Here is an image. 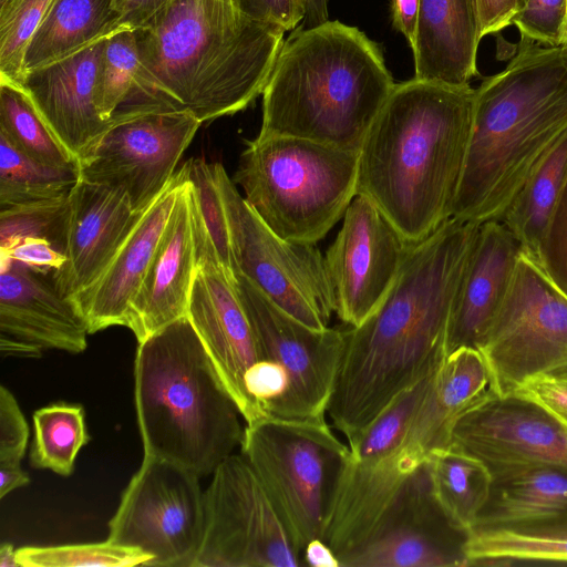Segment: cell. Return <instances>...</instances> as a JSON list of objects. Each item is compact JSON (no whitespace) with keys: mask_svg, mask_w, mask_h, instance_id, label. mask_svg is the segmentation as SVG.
<instances>
[{"mask_svg":"<svg viewBox=\"0 0 567 567\" xmlns=\"http://www.w3.org/2000/svg\"><path fill=\"white\" fill-rule=\"evenodd\" d=\"M478 227L450 218L412 245L379 308L344 330L327 414L347 443L446 358L449 321Z\"/></svg>","mask_w":567,"mask_h":567,"instance_id":"obj_1","label":"cell"},{"mask_svg":"<svg viewBox=\"0 0 567 567\" xmlns=\"http://www.w3.org/2000/svg\"><path fill=\"white\" fill-rule=\"evenodd\" d=\"M134 31L138 68L121 109L188 112L202 124L262 94L286 32L221 0H176Z\"/></svg>","mask_w":567,"mask_h":567,"instance_id":"obj_2","label":"cell"},{"mask_svg":"<svg viewBox=\"0 0 567 567\" xmlns=\"http://www.w3.org/2000/svg\"><path fill=\"white\" fill-rule=\"evenodd\" d=\"M475 89L395 83L358 153L357 195L415 245L452 218L472 130Z\"/></svg>","mask_w":567,"mask_h":567,"instance_id":"obj_3","label":"cell"},{"mask_svg":"<svg viewBox=\"0 0 567 567\" xmlns=\"http://www.w3.org/2000/svg\"><path fill=\"white\" fill-rule=\"evenodd\" d=\"M567 128V44L520 38L506 68L475 89L472 130L452 218L499 221Z\"/></svg>","mask_w":567,"mask_h":567,"instance_id":"obj_4","label":"cell"},{"mask_svg":"<svg viewBox=\"0 0 567 567\" xmlns=\"http://www.w3.org/2000/svg\"><path fill=\"white\" fill-rule=\"evenodd\" d=\"M395 82L382 48L338 20L297 27L262 92L258 137L292 136L358 152Z\"/></svg>","mask_w":567,"mask_h":567,"instance_id":"obj_5","label":"cell"},{"mask_svg":"<svg viewBox=\"0 0 567 567\" xmlns=\"http://www.w3.org/2000/svg\"><path fill=\"white\" fill-rule=\"evenodd\" d=\"M134 379L144 455L202 477L241 444V414L187 316L138 343Z\"/></svg>","mask_w":567,"mask_h":567,"instance_id":"obj_6","label":"cell"},{"mask_svg":"<svg viewBox=\"0 0 567 567\" xmlns=\"http://www.w3.org/2000/svg\"><path fill=\"white\" fill-rule=\"evenodd\" d=\"M358 152L292 136L247 141L233 182L279 237L315 244L357 195Z\"/></svg>","mask_w":567,"mask_h":567,"instance_id":"obj_7","label":"cell"},{"mask_svg":"<svg viewBox=\"0 0 567 567\" xmlns=\"http://www.w3.org/2000/svg\"><path fill=\"white\" fill-rule=\"evenodd\" d=\"M240 447L301 557L307 544L323 538L348 445L326 419L265 417L245 426Z\"/></svg>","mask_w":567,"mask_h":567,"instance_id":"obj_8","label":"cell"},{"mask_svg":"<svg viewBox=\"0 0 567 567\" xmlns=\"http://www.w3.org/2000/svg\"><path fill=\"white\" fill-rule=\"evenodd\" d=\"M218 179L236 274L300 322L326 329L336 301L317 245L289 241L274 233L247 204L220 163Z\"/></svg>","mask_w":567,"mask_h":567,"instance_id":"obj_9","label":"cell"},{"mask_svg":"<svg viewBox=\"0 0 567 567\" xmlns=\"http://www.w3.org/2000/svg\"><path fill=\"white\" fill-rule=\"evenodd\" d=\"M433 375L400 394L348 443L322 538L338 560L365 540L409 477L399 467L398 449Z\"/></svg>","mask_w":567,"mask_h":567,"instance_id":"obj_10","label":"cell"},{"mask_svg":"<svg viewBox=\"0 0 567 567\" xmlns=\"http://www.w3.org/2000/svg\"><path fill=\"white\" fill-rule=\"evenodd\" d=\"M481 352L501 396L567 365V296L524 252Z\"/></svg>","mask_w":567,"mask_h":567,"instance_id":"obj_11","label":"cell"},{"mask_svg":"<svg viewBox=\"0 0 567 567\" xmlns=\"http://www.w3.org/2000/svg\"><path fill=\"white\" fill-rule=\"evenodd\" d=\"M204 529L199 476L173 462L144 455L109 522L107 539L150 554L147 566L193 567Z\"/></svg>","mask_w":567,"mask_h":567,"instance_id":"obj_12","label":"cell"},{"mask_svg":"<svg viewBox=\"0 0 567 567\" xmlns=\"http://www.w3.org/2000/svg\"><path fill=\"white\" fill-rule=\"evenodd\" d=\"M204 491V537L193 567H298L301 557L261 481L231 454Z\"/></svg>","mask_w":567,"mask_h":567,"instance_id":"obj_13","label":"cell"},{"mask_svg":"<svg viewBox=\"0 0 567 567\" xmlns=\"http://www.w3.org/2000/svg\"><path fill=\"white\" fill-rule=\"evenodd\" d=\"M200 122L188 112L124 107L78 163L80 178L120 187L135 212L166 188Z\"/></svg>","mask_w":567,"mask_h":567,"instance_id":"obj_14","label":"cell"},{"mask_svg":"<svg viewBox=\"0 0 567 567\" xmlns=\"http://www.w3.org/2000/svg\"><path fill=\"white\" fill-rule=\"evenodd\" d=\"M234 286L260 358L278 363L289 379V391L274 417L324 420L344 348V330L306 326L240 274H236Z\"/></svg>","mask_w":567,"mask_h":567,"instance_id":"obj_15","label":"cell"},{"mask_svg":"<svg viewBox=\"0 0 567 567\" xmlns=\"http://www.w3.org/2000/svg\"><path fill=\"white\" fill-rule=\"evenodd\" d=\"M468 532L455 527L436 502L427 462L401 485L375 526L340 567H466Z\"/></svg>","mask_w":567,"mask_h":567,"instance_id":"obj_16","label":"cell"},{"mask_svg":"<svg viewBox=\"0 0 567 567\" xmlns=\"http://www.w3.org/2000/svg\"><path fill=\"white\" fill-rule=\"evenodd\" d=\"M324 262L336 313L350 327L365 321L391 289L410 245L367 197L355 195Z\"/></svg>","mask_w":567,"mask_h":567,"instance_id":"obj_17","label":"cell"},{"mask_svg":"<svg viewBox=\"0 0 567 567\" xmlns=\"http://www.w3.org/2000/svg\"><path fill=\"white\" fill-rule=\"evenodd\" d=\"M449 447L478 458L489 472L524 465L567 467V425L517 391L496 394L457 420Z\"/></svg>","mask_w":567,"mask_h":567,"instance_id":"obj_18","label":"cell"},{"mask_svg":"<svg viewBox=\"0 0 567 567\" xmlns=\"http://www.w3.org/2000/svg\"><path fill=\"white\" fill-rule=\"evenodd\" d=\"M234 281L219 264H197L187 318L246 424H251L262 417L247 394L245 378L261 358Z\"/></svg>","mask_w":567,"mask_h":567,"instance_id":"obj_19","label":"cell"},{"mask_svg":"<svg viewBox=\"0 0 567 567\" xmlns=\"http://www.w3.org/2000/svg\"><path fill=\"white\" fill-rule=\"evenodd\" d=\"M143 214L122 188L79 178L69 193L66 260L52 275L58 291L72 299L93 286Z\"/></svg>","mask_w":567,"mask_h":567,"instance_id":"obj_20","label":"cell"},{"mask_svg":"<svg viewBox=\"0 0 567 567\" xmlns=\"http://www.w3.org/2000/svg\"><path fill=\"white\" fill-rule=\"evenodd\" d=\"M105 38L27 72L20 84L78 163L114 122V116L102 118L95 104L96 68Z\"/></svg>","mask_w":567,"mask_h":567,"instance_id":"obj_21","label":"cell"},{"mask_svg":"<svg viewBox=\"0 0 567 567\" xmlns=\"http://www.w3.org/2000/svg\"><path fill=\"white\" fill-rule=\"evenodd\" d=\"M0 332L34 347L78 354L89 329L71 298L62 296L45 272L0 260Z\"/></svg>","mask_w":567,"mask_h":567,"instance_id":"obj_22","label":"cell"},{"mask_svg":"<svg viewBox=\"0 0 567 567\" xmlns=\"http://www.w3.org/2000/svg\"><path fill=\"white\" fill-rule=\"evenodd\" d=\"M188 185L187 174L143 282L126 313L125 327L138 343L187 316L197 270Z\"/></svg>","mask_w":567,"mask_h":567,"instance_id":"obj_23","label":"cell"},{"mask_svg":"<svg viewBox=\"0 0 567 567\" xmlns=\"http://www.w3.org/2000/svg\"><path fill=\"white\" fill-rule=\"evenodd\" d=\"M522 254V246L503 223L480 225L449 321L447 355L461 348L481 351Z\"/></svg>","mask_w":567,"mask_h":567,"instance_id":"obj_24","label":"cell"},{"mask_svg":"<svg viewBox=\"0 0 567 567\" xmlns=\"http://www.w3.org/2000/svg\"><path fill=\"white\" fill-rule=\"evenodd\" d=\"M186 181L184 163L144 212L101 278L72 298L90 334L113 326H125L128 307L143 282Z\"/></svg>","mask_w":567,"mask_h":567,"instance_id":"obj_25","label":"cell"},{"mask_svg":"<svg viewBox=\"0 0 567 567\" xmlns=\"http://www.w3.org/2000/svg\"><path fill=\"white\" fill-rule=\"evenodd\" d=\"M482 38L477 0H420L412 48L414 78L454 86L470 84L478 74Z\"/></svg>","mask_w":567,"mask_h":567,"instance_id":"obj_26","label":"cell"},{"mask_svg":"<svg viewBox=\"0 0 567 567\" xmlns=\"http://www.w3.org/2000/svg\"><path fill=\"white\" fill-rule=\"evenodd\" d=\"M491 474L489 495L473 528L518 527L567 515L566 466H511Z\"/></svg>","mask_w":567,"mask_h":567,"instance_id":"obj_27","label":"cell"},{"mask_svg":"<svg viewBox=\"0 0 567 567\" xmlns=\"http://www.w3.org/2000/svg\"><path fill=\"white\" fill-rule=\"evenodd\" d=\"M112 2L52 0L27 50L24 72L61 60L116 32Z\"/></svg>","mask_w":567,"mask_h":567,"instance_id":"obj_28","label":"cell"},{"mask_svg":"<svg viewBox=\"0 0 567 567\" xmlns=\"http://www.w3.org/2000/svg\"><path fill=\"white\" fill-rule=\"evenodd\" d=\"M567 177V128L534 168L501 218L522 246L539 264L540 248Z\"/></svg>","mask_w":567,"mask_h":567,"instance_id":"obj_29","label":"cell"},{"mask_svg":"<svg viewBox=\"0 0 567 567\" xmlns=\"http://www.w3.org/2000/svg\"><path fill=\"white\" fill-rule=\"evenodd\" d=\"M427 467L433 495L443 513L455 527L470 533L489 495V470L454 447L433 452Z\"/></svg>","mask_w":567,"mask_h":567,"instance_id":"obj_30","label":"cell"},{"mask_svg":"<svg viewBox=\"0 0 567 567\" xmlns=\"http://www.w3.org/2000/svg\"><path fill=\"white\" fill-rule=\"evenodd\" d=\"M197 264L217 262L235 280L228 219L218 179V163L189 158L186 163Z\"/></svg>","mask_w":567,"mask_h":567,"instance_id":"obj_31","label":"cell"},{"mask_svg":"<svg viewBox=\"0 0 567 567\" xmlns=\"http://www.w3.org/2000/svg\"><path fill=\"white\" fill-rule=\"evenodd\" d=\"M30 464L70 476L80 450L90 441L84 410L79 404L58 402L34 411Z\"/></svg>","mask_w":567,"mask_h":567,"instance_id":"obj_32","label":"cell"},{"mask_svg":"<svg viewBox=\"0 0 567 567\" xmlns=\"http://www.w3.org/2000/svg\"><path fill=\"white\" fill-rule=\"evenodd\" d=\"M466 567L567 563V536L509 528H473L465 544Z\"/></svg>","mask_w":567,"mask_h":567,"instance_id":"obj_33","label":"cell"},{"mask_svg":"<svg viewBox=\"0 0 567 567\" xmlns=\"http://www.w3.org/2000/svg\"><path fill=\"white\" fill-rule=\"evenodd\" d=\"M0 134L17 150L42 164L56 167L78 165L25 90L6 81H0Z\"/></svg>","mask_w":567,"mask_h":567,"instance_id":"obj_34","label":"cell"},{"mask_svg":"<svg viewBox=\"0 0 567 567\" xmlns=\"http://www.w3.org/2000/svg\"><path fill=\"white\" fill-rule=\"evenodd\" d=\"M79 178L78 165L42 164L0 134V207L65 196Z\"/></svg>","mask_w":567,"mask_h":567,"instance_id":"obj_35","label":"cell"},{"mask_svg":"<svg viewBox=\"0 0 567 567\" xmlns=\"http://www.w3.org/2000/svg\"><path fill=\"white\" fill-rule=\"evenodd\" d=\"M138 49L134 30L122 29L104 39L95 76V104L102 118L111 121L134 86Z\"/></svg>","mask_w":567,"mask_h":567,"instance_id":"obj_36","label":"cell"},{"mask_svg":"<svg viewBox=\"0 0 567 567\" xmlns=\"http://www.w3.org/2000/svg\"><path fill=\"white\" fill-rule=\"evenodd\" d=\"M152 556L138 548L102 543L27 546L17 549L21 567H125L147 566Z\"/></svg>","mask_w":567,"mask_h":567,"instance_id":"obj_37","label":"cell"},{"mask_svg":"<svg viewBox=\"0 0 567 567\" xmlns=\"http://www.w3.org/2000/svg\"><path fill=\"white\" fill-rule=\"evenodd\" d=\"M68 220L69 194L0 207V250L25 238H43L64 252Z\"/></svg>","mask_w":567,"mask_h":567,"instance_id":"obj_38","label":"cell"},{"mask_svg":"<svg viewBox=\"0 0 567 567\" xmlns=\"http://www.w3.org/2000/svg\"><path fill=\"white\" fill-rule=\"evenodd\" d=\"M52 0H16L0 11V81L20 85L24 58Z\"/></svg>","mask_w":567,"mask_h":567,"instance_id":"obj_39","label":"cell"},{"mask_svg":"<svg viewBox=\"0 0 567 567\" xmlns=\"http://www.w3.org/2000/svg\"><path fill=\"white\" fill-rule=\"evenodd\" d=\"M567 0H527L514 17L515 24L525 38L547 45H564V22Z\"/></svg>","mask_w":567,"mask_h":567,"instance_id":"obj_40","label":"cell"},{"mask_svg":"<svg viewBox=\"0 0 567 567\" xmlns=\"http://www.w3.org/2000/svg\"><path fill=\"white\" fill-rule=\"evenodd\" d=\"M539 265L567 296V177L542 243Z\"/></svg>","mask_w":567,"mask_h":567,"instance_id":"obj_41","label":"cell"},{"mask_svg":"<svg viewBox=\"0 0 567 567\" xmlns=\"http://www.w3.org/2000/svg\"><path fill=\"white\" fill-rule=\"evenodd\" d=\"M29 439L27 420L9 389L0 386V465H20Z\"/></svg>","mask_w":567,"mask_h":567,"instance_id":"obj_42","label":"cell"},{"mask_svg":"<svg viewBox=\"0 0 567 567\" xmlns=\"http://www.w3.org/2000/svg\"><path fill=\"white\" fill-rule=\"evenodd\" d=\"M0 252V260L17 261L43 272L59 269L66 260L63 251L43 238H25Z\"/></svg>","mask_w":567,"mask_h":567,"instance_id":"obj_43","label":"cell"},{"mask_svg":"<svg viewBox=\"0 0 567 567\" xmlns=\"http://www.w3.org/2000/svg\"><path fill=\"white\" fill-rule=\"evenodd\" d=\"M235 6L250 17L279 24L286 31L295 30L305 18L303 0H235Z\"/></svg>","mask_w":567,"mask_h":567,"instance_id":"obj_44","label":"cell"},{"mask_svg":"<svg viewBox=\"0 0 567 567\" xmlns=\"http://www.w3.org/2000/svg\"><path fill=\"white\" fill-rule=\"evenodd\" d=\"M517 392L537 402L567 425L566 379L550 374H539L526 381Z\"/></svg>","mask_w":567,"mask_h":567,"instance_id":"obj_45","label":"cell"},{"mask_svg":"<svg viewBox=\"0 0 567 567\" xmlns=\"http://www.w3.org/2000/svg\"><path fill=\"white\" fill-rule=\"evenodd\" d=\"M174 1L176 0H113L117 29L142 28Z\"/></svg>","mask_w":567,"mask_h":567,"instance_id":"obj_46","label":"cell"},{"mask_svg":"<svg viewBox=\"0 0 567 567\" xmlns=\"http://www.w3.org/2000/svg\"><path fill=\"white\" fill-rule=\"evenodd\" d=\"M481 33L485 37L512 24L520 10L518 0H477Z\"/></svg>","mask_w":567,"mask_h":567,"instance_id":"obj_47","label":"cell"},{"mask_svg":"<svg viewBox=\"0 0 567 567\" xmlns=\"http://www.w3.org/2000/svg\"><path fill=\"white\" fill-rule=\"evenodd\" d=\"M420 0H390L393 28L402 33L411 49L415 42Z\"/></svg>","mask_w":567,"mask_h":567,"instance_id":"obj_48","label":"cell"},{"mask_svg":"<svg viewBox=\"0 0 567 567\" xmlns=\"http://www.w3.org/2000/svg\"><path fill=\"white\" fill-rule=\"evenodd\" d=\"M340 567L339 560L331 547L321 538L307 544L301 551V566Z\"/></svg>","mask_w":567,"mask_h":567,"instance_id":"obj_49","label":"cell"},{"mask_svg":"<svg viewBox=\"0 0 567 567\" xmlns=\"http://www.w3.org/2000/svg\"><path fill=\"white\" fill-rule=\"evenodd\" d=\"M0 498H4L10 492L30 482L29 475L20 465H0Z\"/></svg>","mask_w":567,"mask_h":567,"instance_id":"obj_50","label":"cell"},{"mask_svg":"<svg viewBox=\"0 0 567 567\" xmlns=\"http://www.w3.org/2000/svg\"><path fill=\"white\" fill-rule=\"evenodd\" d=\"M508 528L536 535L567 536V515L548 522Z\"/></svg>","mask_w":567,"mask_h":567,"instance_id":"obj_51","label":"cell"},{"mask_svg":"<svg viewBox=\"0 0 567 567\" xmlns=\"http://www.w3.org/2000/svg\"><path fill=\"white\" fill-rule=\"evenodd\" d=\"M328 3L329 0H303L305 18L300 25L312 28L328 21Z\"/></svg>","mask_w":567,"mask_h":567,"instance_id":"obj_52","label":"cell"},{"mask_svg":"<svg viewBox=\"0 0 567 567\" xmlns=\"http://www.w3.org/2000/svg\"><path fill=\"white\" fill-rule=\"evenodd\" d=\"M0 348L2 354L17 357H39L42 351L38 347L6 336L0 338Z\"/></svg>","mask_w":567,"mask_h":567,"instance_id":"obj_53","label":"cell"},{"mask_svg":"<svg viewBox=\"0 0 567 567\" xmlns=\"http://www.w3.org/2000/svg\"><path fill=\"white\" fill-rule=\"evenodd\" d=\"M17 549L10 543L3 542L0 546V567H18Z\"/></svg>","mask_w":567,"mask_h":567,"instance_id":"obj_54","label":"cell"},{"mask_svg":"<svg viewBox=\"0 0 567 567\" xmlns=\"http://www.w3.org/2000/svg\"><path fill=\"white\" fill-rule=\"evenodd\" d=\"M545 374H550V375L567 380V365L560 367V368L555 369L551 372L545 373Z\"/></svg>","mask_w":567,"mask_h":567,"instance_id":"obj_55","label":"cell"},{"mask_svg":"<svg viewBox=\"0 0 567 567\" xmlns=\"http://www.w3.org/2000/svg\"><path fill=\"white\" fill-rule=\"evenodd\" d=\"M16 0H0V11L6 10Z\"/></svg>","mask_w":567,"mask_h":567,"instance_id":"obj_56","label":"cell"},{"mask_svg":"<svg viewBox=\"0 0 567 567\" xmlns=\"http://www.w3.org/2000/svg\"><path fill=\"white\" fill-rule=\"evenodd\" d=\"M564 44H567V11H566L565 22H564Z\"/></svg>","mask_w":567,"mask_h":567,"instance_id":"obj_57","label":"cell"},{"mask_svg":"<svg viewBox=\"0 0 567 567\" xmlns=\"http://www.w3.org/2000/svg\"><path fill=\"white\" fill-rule=\"evenodd\" d=\"M519 1V6H520V9L525 6V3L527 2V0H518Z\"/></svg>","mask_w":567,"mask_h":567,"instance_id":"obj_58","label":"cell"},{"mask_svg":"<svg viewBox=\"0 0 567 567\" xmlns=\"http://www.w3.org/2000/svg\"><path fill=\"white\" fill-rule=\"evenodd\" d=\"M221 1H225V2H228V3H231L235 6V0H221Z\"/></svg>","mask_w":567,"mask_h":567,"instance_id":"obj_59","label":"cell"}]
</instances>
